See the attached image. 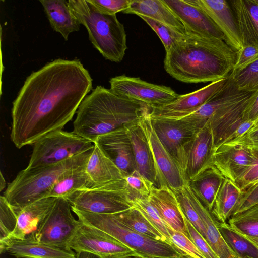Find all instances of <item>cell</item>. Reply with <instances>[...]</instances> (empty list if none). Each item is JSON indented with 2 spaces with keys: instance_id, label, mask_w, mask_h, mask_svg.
Wrapping results in <instances>:
<instances>
[{
  "instance_id": "obj_1",
  "label": "cell",
  "mask_w": 258,
  "mask_h": 258,
  "mask_svg": "<svg viewBox=\"0 0 258 258\" xmlns=\"http://www.w3.org/2000/svg\"><path fill=\"white\" fill-rule=\"evenodd\" d=\"M92 81L76 59H56L33 72L13 102L10 138L16 148L62 130L92 89Z\"/></svg>"
},
{
  "instance_id": "obj_2",
  "label": "cell",
  "mask_w": 258,
  "mask_h": 258,
  "mask_svg": "<svg viewBox=\"0 0 258 258\" xmlns=\"http://www.w3.org/2000/svg\"><path fill=\"white\" fill-rule=\"evenodd\" d=\"M236 58L237 52L222 40L186 34L166 52L164 68L182 82H212L226 78Z\"/></svg>"
},
{
  "instance_id": "obj_3",
  "label": "cell",
  "mask_w": 258,
  "mask_h": 258,
  "mask_svg": "<svg viewBox=\"0 0 258 258\" xmlns=\"http://www.w3.org/2000/svg\"><path fill=\"white\" fill-rule=\"evenodd\" d=\"M150 108L142 102L97 86L79 105L73 132L94 143L100 136L138 123Z\"/></svg>"
},
{
  "instance_id": "obj_4",
  "label": "cell",
  "mask_w": 258,
  "mask_h": 258,
  "mask_svg": "<svg viewBox=\"0 0 258 258\" xmlns=\"http://www.w3.org/2000/svg\"><path fill=\"white\" fill-rule=\"evenodd\" d=\"M93 148L57 164L26 168L8 185L3 196L17 213L26 206L48 197L60 178L86 164Z\"/></svg>"
},
{
  "instance_id": "obj_5",
  "label": "cell",
  "mask_w": 258,
  "mask_h": 258,
  "mask_svg": "<svg viewBox=\"0 0 258 258\" xmlns=\"http://www.w3.org/2000/svg\"><path fill=\"white\" fill-rule=\"evenodd\" d=\"M70 8L87 30L92 44L107 60L121 62L127 49L123 25L116 15L100 13L88 0H69Z\"/></svg>"
},
{
  "instance_id": "obj_6",
  "label": "cell",
  "mask_w": 258,
  "mask_h": 258,
  "mask_svg": "<svg viewBox=\"0 0 258 258\" xmlns=\"http://www.w3.org/2000/svg\"><path fill=\"white\" fill-rule=\"evenodd\" d=\"M82 223L107 233L134 250L138 255L160 258H180L182 255L173 246L159 241L130 228L115 214H100L72 208Z\"/></svg>"
},
{
  "instance_id": "obj_7",
  "label": "cell",
  "mask_w": 258,
  "mask_h": 258,
  "mask_svg": "<svg viewBox=\"0 0 258 258\" xmlns=\"http://www.w3.org/2000/svg\"><path fill=\"white\" fill-rule=\"evenodd\" d=\"M94 147V143L73 132L56 131L34 143L26 168L31 169L57 164Z\"/></svg>"
},
{
  "instance_id": "obj_8",
  "label": "cell",
  "mask_w": 258,
  "mask_h": 258,
  "mask_svg": "<svg viewBox=\"0 0 258 258\" xmlns=\"http://www.w3.org/2000/svg\"><path fill=\"white\" fill-rule=\"evenodd\" d=\"M66 200L72 208L96 214H116L133 207L124 178L101 186L77 190Z\"/></svg>"
},
{
  "instance_id": "obj_9",
  "label": "cell",
  "mask_w": 258,
  "mask_h": 258,
  "mask_svg": "<svg viewBox=\"0 0 258 258\" xmlns=\"http://www.w3.org/2000/svg\"><path fill=\"white\" fill-rule=\"evenodd\" d=\"M70 203L57 198L52 209L32 238L59 247H68L81 222L73 216Z\"/></svg>"
},
{
  "instance_id": "obj_10",
  "label": "cell",
  "mask_w": 258,
  "mask_h": 258,
  "mask_svg": "<svg viewBox=\"0 0 258 258\" xmlns=\"http://www.w3.org/2000/svg\"><path fill=\"white\" fill-rule=\"evenodd\" d=\"M151 108L142 115L139 124L148 141L155 163L158 185L171 190L182 188L188 181L186 175L168 153L158 138L151 122Z\"/></svg>"
},
{
  "instance_id": "obj_11",
  "label": "cell",
  "mask_w": 258,
  "mask_h": 258,
  "mask_svg": "<svg viewBox=\"0 0 258 258\" xmlns=\"http://www.w3.org/2000/svg\"><path fill=\"white\" fill-rule=\"evenodd\" d=\"M151 119L161 143L186 175L188 152L198 131L180 120L151 117Z\"/></svg>"
},
{
  "instance_id": "obj_12",
  "label": "cell",
  "mask_w": 258,
  "mask_h": 258,
  "mask_svg": "<svg viewBox=\"0 0 258 258\" xmlns=\"http://www.w3.org/2000/svg\"><path fill=\"white\" fill-rule=\"evenodd\" d=\"M110 89L116 94L142 102L151 108L166 105L179 94L170 87L150 83L139 77L122 75L110 78Z\"/></svg>"
},
{
  "instance_id": "obj_13",
  "label": "cell",
  "mask_w": 258,
  "mask_h": 258,
  "mask_svg": "<svg viewBox=\"0 0 258 258\" xmlns=\"http://www.w3.org/2000/svg\"><path fill=\"white\" fill-rule=\"evenodd\" d=\"M68 247L76 252L87 251L101 258H131L138 255L107 233L82 222Z\"/></svg>"
},
{
  "instance_id": "obj_14",
  "label": "cell",
  "mask_w": 258,
  "mask_h": 258,
  "mask_svg": "<svg viewBox=\"0 0 258 258\" xmlns=\"http://www.w3.org/2000/svg\"><path fill=\"white\" fill-rule=\"evenodd\" d=\"M163 1L183 24L186 34L225 42L222 32L193 0Z\"/></svg>"
},
{
  "instance_id": "obj_15",
  "label": "cell",
  "mask_w": 258,
  "mask_h": 258,
  "mask_svg": "<svg viewBox=\"0 0 258 258\" xmlns=\"http://www.w3.org/2000/svg\"><path fill=\"white\" fill-rule=\"evenodd\" d=\"M252 93L239 90L229 74L222 87L197 109L181 116L164 118L183 121L199 131L217 111L240 101Z\"/></svg>"
},
{
  "instance_id": "obj_16",
  "label": "cell",
  "mask_w": 258,
  "mask_h": 258,
  "mask_svg": "<svg viewBox=\"0 0 258 258\" xmlns=\"http://www.w3.org/2000/svg\"><path fill=\"white\" fill-rule=\"evenodd\" d=\"M226 78L211 82L192 92L179 95L176 99L163 106L151 108V117L174 118L192 112L212 98L224 85Z\"/></svg>"
},
{
  "instance_id": "obj_17",
  "label": "cell",
  "mask_w": 258,
  "mask_h": 258,
  "mask_svg": "<svg viewBox=\"0 0 258 258\" xmlns=\"http://www.w3.org/2000/svg\"><path fill=\"white\" fill-rule=\"evenodd\" d=\"M94 144L114 162L124 176L136 170L132 144L125 126L99 136Z\"/></svg>"
},
{
  "instance_id": "obj_18",
  "label": "cell",
  "mask_w": 258,
  "mask_h": 258,
  "mask_svg": "<svg viewBox=\"0 0 258 258\" xmlns=\"http://www.w3.org/2000/svg\"><path fill=\"white\" fill-rule=\"evenodd\" d=\"M254 157L252 149L222 144L215 151L213 164L225 178L235 183L250 166Z\"/></svg>"
},
{
  "instance_id": "obj_19",
  "label": "cell",
  "mask_w": 258,
  "mask_h": 258,
  "mask_svg": "<svg viewBox=\"0 0 258 258\" xmlns=\"http://www.w3.org/2000/svg\"><path fill=\"white\" fill-rule=\"evenodd\" d=\"M210 18L222 32L226 43L236 52L242 48L236 20L229 1L224 0H193Z\"/></svg>"
},
{
  "instance_id": "obj_20",
  "label": "cell",
  "mask_w": 258,
  "mask_h": 258,
  "mask_svg": "<svg viewBox=\"0 0 258 258\" xmlns=\"http://www.w3.org/2000/svg\"><path fill=\"white\" fill-rule=\"evenodd\" d=\"M215 150L211 125L208 122L197 133L188 152L185 173L188 181L213 166Z\"/></svg>"
},
{
  "instance_id": "obj_21",
  "label": "cell",
  "mask_w": 258,
  "mask_h": 258,
  "mask_svg": "<svg viewBox=\"0 0 258 258\" xmlns=\"http://www.w3.org/2000/svg\"><path fill=\"white\" fill-rule=\"evenodd\" d=\"M1 253L16 258H76L72 249L39 242L33 238L20 240L8 238L0 241Z\"/></svg>"
},
{
  "instance_id": "obj_22",
  "label": "cell",
  "mask_w": 258,
  "mask_h": 258,
  "mask_svg": "<svg viewBox=\"0 0 258 258\" xmlns=\"http://www.w3.org/2000/svg\"><path fill=\"white\" fill-rule=\"evenodd\" d=\"M56 199L54 197L45 198L21 209L17 213L16 227L8 238L20 240L33 238L52 209Z\"/></svg>"
},
{
  "instance_id": "obj_23",
  "label": "cell",
  "mask_w": 258,
  "mask_h": 258,
  "mask_svg": "<svg viewBox=\"0 0 258 258\" xmlns=\"http://www.w3.org/2000/svg\"><path fill=\"white\" fill-rule=\"evenodd\" d=\"M148 199L166 225L189 238L183 214L172 190L166 186L157 187L154 186Z\"/></svg>"
},
{
  "instance_id": "obj_24",
  "label": "cell",
  "mask_w": 258,
  "mask_h": 258,
  "mask_svg": "<svg viewBox=\"0 0 258 258\" xmlns=\"http://www.w3.org/2000/svg\"><path fill=\"white\" fill-rule=\"evenodd\" d=\"M125 127L132 144L136 170L157 187V171L152 153L144 131L139 122Z\"/></svg>"
},
{
  "instance_id": "obj_25",
  "label": "cell",
  "mask_w": 258,
  "mask_h": 258,
  "mask_svg": "<svg viewBox=\"0 0 258 258\" xmlns=\"http://www.w3.org/2000/svg\"><path fill=\"white\" fill-rule=\"evenodd\" d=\"M229 2L238 25L242 47L251 45L258 48V4L253 0Z\"/></svg>"
},
{
  "instance_id": "obj_26",
  "label": "cell",
  "mask_w": 258,
  "mask_h": 258,
  "mask_svg": "<svg viewBox=\"0 0 258 258\" xmlns=\"http://www.w3.org/2000/svg\"><path fill=\"white\" fill-rule=\"evenodd\" d=\"M93 187L122 180L124 175L114 162L95 144L85 165Z\"/></svg>"
},
{
  "instance_id": "obj_27",
  "label": "cell",
  "mask_w": 258,
  "mask_h": 258,
  "mask_svg": "<svg viewBox=\"0 0 258 258\" xmlns=\"http://www.w3.org/2000/svg\"><path fill=\"white\" fill-rule=\"evenodd\" d=\"M123 13L147 17L186 34L183 24L163 0H132L130 8Z\"/></svg>"
},
{
  "instance_id": "obj_28",
  "label": "cell",
  "mask_w": 258,
  "mask_h": 258,
  "mask_svg": "<svg viewBox=\"0 0 258 258\" xmlns=\"http://www.w3.org/2000/svg\"><path fill=\"white\" fill-rule=\"evenodd\" d=\"M189 194L205 227L206 239L217 256L219 258H238L224 239L218 228V222L196 196L190 186Z\"/></svg>"
},
{
  "instance_id": "obj_29",
  "label": "cell",
  "mask_w": 258,
  "mask_h": 258,
  "mask_svg": "<svg viewBox=\"0 0 258 258\" xmlns=\"http://www.w3.org/2000/svg\"><path fill=\"white\" fill-rule=\"evenodd\" d=\"M52 29L67 41L69 35L80 29V23L72 12L68 1L40 0Z\"/></svg>"
},
{
  "instance_id": "obj_30",
  "label": "cell",
  "mask_w": 258,
  "mask_h": 258,
  "mask_svg": "<svg viewBox=\"0 0 258 258\" xmlns=\"http://www.w3.org/2000/svg\"><path fill=\"white\" fill-rule=\"evenodd\" d=\"M224 178L218 170L212 166L188 181L194 194L210 212Z\"/></svg>"
},
{
  "instance_id": "obj_31",
  "label": "cell",
  "mask_w": 258,
  "mask_h": 258,
  "mask_svg": "<svg viewBox=\"0 0 258 258\" xmlns=\"http://www.w3.org/2000/svg\"><path fill=\"white\" fill-rule=\"evenodd\" d=\"M242 191L234 182L224 178L216 195L211 214L220 223H226L232 216Z\"/></svg>"
},
{
  "instance_id": "obj_32",
  "label": "cell",
  "mask_w": 258,
  "mask_h": 258,
  "mask_svg": "<svg viewBox=\"0 0 258 258\" xmlns=\"http://www.w3.org/2000/svg\"><path fill=\"white\" fill-rule=\"evenodd\" d=\"M85 165L60 178L51 189L48 197L67 199L77 190L92 188V182L85 170Z\"/></svg>"
},
{
  "instance_id": "obj_33",
  "label": "cell",
  "mask_w": 258,
  "mask_h": 258,
  "mask_svg": "<svg viewBox=\"0 0 258 258\" xmlns=\"http://www.w3.org/2000/svg\"><path fill=\"white\" fill-rule=\"evenodd\" d=\"M115 214L122 223L136 232L154 240L166 242L173 246L172 242L164 236L136 208L133 207L130 209Z\"/></svg>"
},
{
  "instance_id": "obj_34",
  "label": "cell",
  "mask_w": 258,
  "mask_h": 258,
  "mask_svg": "<svg viewBox=\"0 0 258 258\" xmlns=\"http://www.w3.org/2000/svg\"><path fill=\"white\" fill-rule=\"evenodd\" d=\"M218 226L225 242L238 258H258V248L233 229L227 222H218Z\"/></svg>"
},
{
  "instance_id": "obj_35",
  "label": "cell",
  "mask_w": 258,
  "mask_h": 258,
  "mask_svg": "<svg viewBox=\"0 0 258 258\" xmlns=\"http://www.w3.org/2000/svg\"><path fill=\"white\" fill-rule=\"evenodd\" d=\"M228 223L238 233L258 237V204L231 216Z\"/></svg>"
},
{
  "instance_id": "obj_36",
  "label": "cell",
  "mask_w": 258,
  "mask_h": 258,
  "mask_svg": "<svg viewBox=\"0 0 258 258\" xmlns=\"http://www.w3.org/2000/svg\"><path fill=\"white\" fill-rule=\"evenodd\" d=\"M189 190V186L188 181L182 188L172 191L177 198L179 207L184 216L206 239L205 227L191 201Z\"/></svg>"
},
{
  "instance_id": "obj_37",
  "label": "cell",
  "mask_w": 258,
  "mask_h": 258,
  "mask_svg": "<svg viewBox=\"0 0 258 258\" xmlns=\"http://www.w3.org/2000/svg\"><path fill=\"white\" fill-rule=\"evenodd\" d=\"M230 75L239 90L258 91V60L242 70H233Z\"/></svg>"
},
{
  "instance_id": "obj_38",
  "label": "cell",
  "mask_w": 258,
  "mask_h": 258,
  "mask_svg": "<svg viewBox=\"0 0 258 258\" xmlns=\"http://www.w3.org/2000/svg\"><path fill=\"white\" fill-rule=\"evenodd\" d=\"M157 34L166 52L170 50L186 34L181 33L160 22L143 16H139Z\"/></svg>"
},
{
  "instance_id": "obj_39",
  "label": "cell",
  "mask_w": 258,
  "mask_h": 258,
  "mask_svg": "<svg viewBox=\"0 0 258 258\" xmlns=\"http://www.w3.org/2000/svg\"><path fill=\"white\" fill-rule=\"evenodd\" d=\"M131 203L133 207L139 210L164 236L171 241L166 224L148 198L134 197L131 199Z\"/></svg>"
},
{
  "instance_id": "obj_40",
  "label": "cell",
  "mask_w": 258,
  "mask_h": 258,
  "mask_svg": "<svg viewBox=\"0 0 258 258\" xmlns=\"http://www.w3.org/2000/svg\"><path fill=\"white\" fill-rule=\"evenodd\" d=\"M18 215L4 196L0 197V241L8 238L15 230Z\"/></svg>"
},
{
  "instance_id": "obj_41",
  "label": "cell",
  "mask_w": 258,
  "mask_h": 258,
  "mask_svg": "<svg viewBox=\"0 0 258 258\" xmlns=\"http://www.w3.org/2000/svg\"><path fill=\"white\" fill-rule=\"evenodd\" d=\"M124 180L131 199L134 197L147 198L154 186L137 170L125 175Z\"/></svg>"
},
{
  "instance_id": "obj_42",
  "label": "cell",
  "mask_w": 258,
  "mask_h": 258,
  "mask_svg": "<svg viewBox=\"0 0 258 258\" xmlns=\"http://www.w3.org/2000/svg\"><path fill=\"white\" fill-rule=\"evenodd\" d=\"M173 245L182 255L189 258H205L191 240L182 233L166 225Z\"/></svg>"
},
{
  "instance_id": "obj_43",
  "label": "cell",
  "mask_w": 258,
  "mask_h": 258,
  "mask_svg": "<svg viewBox=\"0 0 258 258\" xmlns=\"http://www.w3.org/2000/svg\"><path fill=\"white\" fill-rule=\"evenodd\" d=\"M189 238L205 258H219L206 239L183 215Z\"/></svg>"
},
{
  "instance_id": "obj_44",
  "label": "cell",
  "mask_w": 258,
  "mask_h": 258,
  "mask_svg": "<svg viewBox=\"0 0 258 258\" xmlns=\"http://www.w3.org/2000/svg\"><path fill=\"white\" fill-rule=\"evenodd\" d=\"M101 13L113 15L130 8L132 0H88Z\"/></svg>"
},
{
  "instance_id": "obj_45",
  "label": "cell",
  "mask_w": 258,
  "mask_h": 258,
  "mask_svg": "<svg viewBox=\"0 0 258 258\" xmlns=\"http://www.w3.org/2000/svg\"><path fill=\"white\" fill-rule=\"evenodd\" d=\"M252 149L254 153V159L235 183L242 191L258 182V149Z\"/></svg>"
},
{
  "instance_id": "obj_46",
  "label": "cell",
  "mask_w": 258,
  "mask_h": 258,
  "mask_svg": "<svg viewBox=\"0 0 258 258\" xmlns=\"http://www.w3.org/2000/svg\"><path fill=\"white\" fill-rule=\"evenodd\" d=\"M258 204V182L247 188L242 193L232 215L240 213Z\"/></svg>"
},
{
  "instance_id": "obj_47",
  "label": "cell",
  "mask_w": 258,
  "mask_h": 258,
  "mask_svg": "<svg viewBox=\"0 0 258 258\" xmlns=\"http://www.w3.org/2000/svg\"><path fill=\"white\" fill-rule=\"evenodd\" d=\"M258 60V48L251 45L242 46L237 52L233 70H242Z\"/></svg>"
},
{
  "instance_id": "obj_48",
  "label": "cell",
  "mask_w": 258,
  "mask_h": 258,
  "mask_svg": "<svg viewBox=\"0 0 258 258\" xmlns=\"http://www.w3.org/2000/svg\"><path fill=\"white\" fill-rule=\"evenodd\" d=\"M223 144L241 146L253 149H258V126L252 127L242 136Z\"/></svg>"
},
{
  "instance_id": "obj_49",
  "label": "cell",
  "mask_w": 258,
  "mask_h": 258,
  "mask_svg": "<svg viewBox=\"0 0 258 258\" xmlns=\"http://www.w3.org/2000/svg\"><path fill=\"white\" fill-rule=\"evenodd\" d=\"M258 118V91L254 92L242 114L243 121H254Z\"/></svg>"
},
{
  "instance_id": "obj_50",
  "label": "cell",
  "mask_w": 258,
  "mask_h": 258,
  "mask_svg": "<svg viewBox=\"0 0 258 258\" xmlns=\"http://www.w3.org/2000/svg\"><path fill=\"white\" fill-rule=\"evenodd\" d=\"M253 126L254 121L249 120L243 121L237 127L233 134L229 137L226 143L242 136L250 129H251Z\"/></svg>"
},
{
  "instance_id": "obj_51",
  "label": "cell",
  "mask_w": 258,
  "mask_h": 258,
  "mask_svg": "<svg viewBox=\"0 0 258 258\" xmlns=\"http://www.w3.org/2000/svg\"><path fill=\"white\" fill-rule=\"evenodd\" d=\"M76 258H101L98 255L93 254L92 253L84 251H80L77 252L76 255Z\"/></svg>"
},
{
  "instance_id": "obj_52",
  "label": "cell",
  "mask_w": 258,
  "mask_h": 258,
  "mask_svg": "<svg viewBox=\"0 0 258 258\" xmlns=\"http://www.w3.org/2000/svg\"><path fill=\"white\" fill-rule=\"evenodd\" d=\"M237 232V231H236ZM240 235H241L243 237L251 242L252 243H253L257 248H258V237H251L249 236L246 235L245 234H243L240 233Z\"/></svg>"
},
{
  "instance_id": "obj_53",
  "label": "cell",
  "mask_w": 258,
  "mask_h": 258,
  "mask_svg": "<svg viewBox=\"0 0 258 258\" xmlns=\"http://www.w3.org/2000/svg\"><path fill=\"white\" fill-rule=\"evenodd\" d=\"M6 186V182L2 172L0 175V191H2Z\"/></svg>"
},
{
  "instance_id": "obj_54",
  "label": "cell",
  "mask_w": 258,
  "mask_h": 258,
  "mask_svg": "<svg viewBox=\"0 0 258 258\" xmlns=\"http://www.w3.org/2000/svg\"><path fill=\"white\" fill-rule=\"evenodd\" d=\"M258 126V118L254 121V126L252 127H255Z\"/></svg>"
},
{
  "instance_id": "obj_55",
  "label": "cell",
  "mask_w": 258,
  "mask_h": 258,
  "mask_svg": "<svg viewBox=\"0 0 258 258\" xmlns=\"http://www.w3.org/2000/svg\"><path fill=\"white\" fill-rule=\"evenodd\" d=\"M140 256V255H139ZM142 258H160V257H146V256H141Z\"/></svg>"
},
{
  "instance_id": "obj_56",
  "label": "cell",
  "mask_w": 258,
  "mask_h": 258,
  "mask_svg": "<svg viewBox=\"0 0 258 258\" xmlns=\"http://www.w3.org/2000/svg\"><path fill=\"white\" fill-rule=\"evenodd\" d=\"M133 258H142V257L139 255H137V256L133 257Z\"/></svg>"
},
{
  "instance_id": "obj_57",
  "label": "cell",
  "mask_w": 258,
  "mask_h": 258,
  "mask_svg": "<svg viewBox=\"0 0 258 258\" xmlns=\"http://www.w3.org/2000/svg\"><path fill=\"white\" fill-rule=\"evenodd\" d=\"M180 258H189V257H188L185 256H184V255H182Z\"/></svg>"
},
{
  "instance_id": "obj_58",
  "label": "cell",
  "mask_w": 258,
  "mask_h": 258,
  "mask_svg": "<svg viewBox=\"0 0 258 258\" xmlns=\"http://www.w3.org/2000/svg\"><path fill=\"white\" fill-rule=\"evenodd\" d=\"M256 4H258V0H253Z\"/></svg>"
},
{
  "instance_id": "obj_59",
  "label": "cell",
  "mask_w": 258,
  "mask_h": 258,
  "mask_svg": "<svg viewBox=\"0 0 258 258\" xmlns=\"http://www.w3.org/2000/svg\"><path fill=\"white\" fill-rule=\"evenodd\" d=\"M243 258H252V257H248V256H246V257H244Z\"/></svg>"
},
{
  "instance_id": "obj_60",
  "label": "cell",
  "mask_w": 258,
  "mask_h": 258,
  "mask_svg": "<svg viewBox=\"0 0 258 258\" xmlns=\"http://www.w3.org/2000/svg\"><path fill=\"white\" fill-rule=\"evenodd\" d=\"M21 258H29V257H21Z\"/></svg>"
},
{
  "instance_id": "obj_61",
  "label": "cell",
  "mask_w": 258,
  "mask_h": 258,
  "mask_svg": "<svg viewBox=\"0 0 258 258\" xmlns=\"http://www.w3.org/2000/svg\"><path fill=\"white\" fill-rule=\"evenodd\" d=\"M131 258H133V257H131Z\"/></svg>"
}]
</instances>
